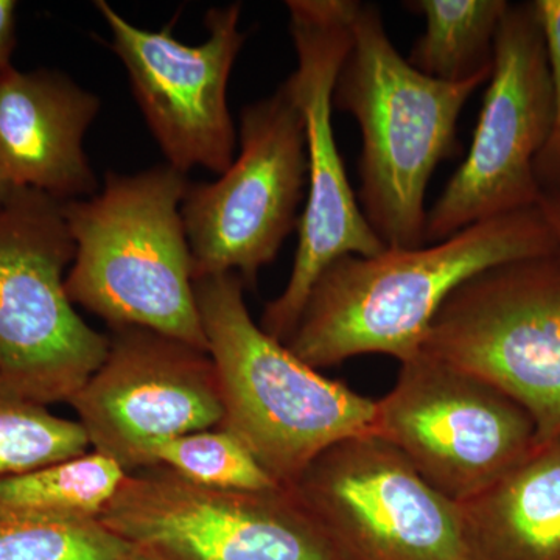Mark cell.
Here are the masks:
<instances>
[{"label": "cell", "instance_id": "6da1fadb", "mask_svg": "<svg viewBox=\"0 0 560 560\" xmlns=\"http://www.w3.org/2000/svg\"><path fill=\"white\" fill-rule=\"evenodd\" d=\"M555 253L550 226L534 206L419 248L341 257L316 279L283 345L316 371L368 353L405 363L419 355L438 312L467 280Z\"/></svg>", "mask_w": 560, "mask_h": 560}, {"label": "cell", "instance_id": "7a4b0ae2", "mask_svg": "<svg viewBox=\"0 0 560 560\" xmlns=\"http://www.w3.org/2000/svg\"><path fill=\"white\" fill-rule=\"evenodd\" d=\"M488 81L447 83L423 75L396 50L377 7L357 2L334 108L359 124V205L386 248L425 245L431 176L458 153L460 113Z\"/></svg>", "mask_w": 560, "mask_h": 560}, {"label": "cell", "instance_id": "3957f363", "mask_svg": "<svg viewBox=\"0 0 560 560\" xmlns=\"http://www.w3.org/2000/svg\"><path fill=\"white\" fill-rule=\"evenodd\" d=\"M190 184L172 165L106 173L101 194L62 202L75 259L66 293L117 327H143L208 352L180 206Z\"/></svg>", "mask_w": 560, "mask_h": 560}, {"label": "cell", "instance_id": "277c9868", "mask_svg": "<svg viewBox=\"0 0 560 560\" xmlns=\"http://www.w3.org/2000/svg\"><path fill=\"white\" fill-rule=\"evenodd\" d=\"M208 352L219 374L220 427L290 489L320 453L374 434L377 400L330 381L261 329L235 272L194 280Z\"/></svg>", "mask_w": 560, "mask_h": 560}, {"label": "cell", "instance_id": "5b68a950", "mask_svg": "<svg viewBox=\"0 0 560 560\" xmlns=\"http://www.w3.org/2000/svg\"><path fill=\"white\" fill-rule=\"evenodd\" d=\"M73 259L62 201L13 189L0 208V378L46 407L70 404L108 355L66 293Z\"/></svg>", "mask_w": 560, "mask_h": 560}, {"label": "cell", "instance_id": "8992f818", "mask_svg": "<svg viewBox=\"0 0 560 560\" xmlns=\"http://www.w3.org/2000/svg\"><path fill=\"white\" fill-rule=\"evenodd\" d=\"M355 0H290V33L296 70L285 81L304 120L307 201L296 256L285 290L268 302L260 327L285 342L320 272L345 256L371 257L386 249L368 223L338 151L334 90L352 44Z\"/></svg>", "mask_w": 560, "mask_h": 560}, {"label": "cell", "instance_id": "52a82bcc", "mask_svg": "<svg viewBox=\"0 0 560 560\" xmlns=\"http://www.w3.org/2000/svg\"><path fill=\"white\" fill-rule=\"evenodd\" d=\"M420 352L495 386L528 412L539 442L560 438V264L511 261L444 302Z\"/></svg>", "mask_w": 560, "mask_h": 560}, {"label": "cell", "instance_id": "ba28073f", "mask_svg": "<svg viewBox=\"0 0 560 560\" xmlns=\"http://www.w3.org/2000/svg\"><path fill=\"white\" fill-rule=\"evenodd\" d=\"M98 521L151 560H346L293 490H221L130 471Z\"/></svg>", "mask_w": 560, "mask_h": 560}, {"label": "cell", "instance_id": "9c48e42d", "mask_svg": "<svg viewBox=\"0 0 560 560\" xmlns=\"http://www.w3.org/2000/svg\"><path fill=\"white\" fill-rule=\"evenodd\" d=\"M488 83L469 153L427 212L425 245L539 201L536 164L555 127V101L533 2L504 13Z\"/></svg>", "mask_w": 560, "mask_h": 560}, {"label": "cell", "instance_id": "30bf717a", "mask_svg": "<svg viewBox=\"0 0 560 560\" xmlns=\"http://www.w3.org/2000/svg\"><path fill=\"white\" fill-rule=\"evenodd\" d=\"M305 186L304 120L283 83L243 108L241 154L221 178L187 189L180 215L194 280L235 272L256 282L298 228Z\"/></svg>", "mask_w": 560, "mask_h": 560}, {"label": "cell", "instance_id": "8fae6325", "mask_svg": "<svg viewBox=\"0 0 560 560\" xmlns=\"http://www.w3.org/2000/svg\"><path fill=\"white\" fill-rule=\"evenodd\" d=\"M346 560H481L460 504L388 442H338L290 488Z\"/></svg>", "mask_w": 560, "mask_h": 560}, {"label": "cell", "instance_id": "7c38bea8", "mask_svg": "<svg viewBox=\"0 0 560 560\" xmlns=\"http://www.w3.org/2000/svg\"><path fill=\"white\" fill-rule=\"evenodd\" d=\"M374 436L434 489L466 503L537 444L536 425L495 386L420 352L377 400Z\"/></svg>", "mask_w": 560, "mask_h": 560}, {"label": "cell", "instance_id": "4fadbf2b", "mask_svg": "<svg viewBox=\"0 0 560 560\" xmlns=\"http://www.w3.org/2000/svg\"><path fill=\"white\" fill-rule=\"evenodd\" d=\"M95 7L113 33L110 49L130 75L132 94L160 143L168 165L223 175L234 162L235 128L228 108V83L246 33L241 3L215 7L206 14L209 38L198 46L180 43L172 25L142 31L109 3Z\"/></svg>", "mask_w": 560, "mask_h": 560}, {"label": "cell", "instance_id": "5bb4252c", "mask_svg": "<svg viewBox=\"0 0 560 560\" xmlns=\"http://www.w3.org/2000/svg\"><path fill=\"white\" fill-rule=\"evenodd\" d=\"M91 447L127 474L149 467L162 441L215 429L224 418L209 352L143 327H117L108 355L70 400Z\"/></svg>", "mask_w": 560, "mask_h": 560}, {"label": "cell", "instance_id": "9a60e30c", "mask_svg": "<svg viewBox=\"0 0 560 560\" xmlns=\"http://www.w3.org/2000/svg\"><path fill=\"white\" fill-rule=\"evenodd\" d=\"M101 98L58 70L0 75V173L14 189H35L58 201L92 197L97 179L83 139Z\"/></svg>", "mask_w": 560, "mask_h": 560}, {"label": "cell", "instance_id": "2e32d148", "mask_svg": "<svg viewBox=\"0 0 560 560\" xmlns=\"http://www.w3.org/2000/svg\"><path fill=\"white\" fill-rule=\"evenodd\" d=\"M459 504L481 560H560V438Z\"/></svg>", "mask_w": 560, "mask_h": 560}, {"label": "cell", "instance_id": "e0dca14e", "mask_svg": "<svg viewBox=\"0 0 560 560\" xmlns=\"http://www.w3.org/2000/svg\"><path fill=\"white\" fill-rule=\"evenodd\" d=\"M405 5L425 20V31L407 58L412 68L447 83L490 79L493 40L510 2L415 0Z\"/></svg>", "mask_w": 560, "mask_h": 560}, {"label": "cell", "instance_id": "ac0fdd59", "mask_svg": "<svg viewBox=\"0 0 560 560\" xmlns=\"http://www.w3.org/2000/svg\"><path fill=\"white\" fill-rule=\"evenodd\" d=\"M127 471L116 459L88 452L31 474L0 480V501L80 521H98Z\"/></svg>", "mask_w": 560, "mask_h": 560}, {"label": "cell", "instance_id": "d6986e66", "mask_svg": "<svg viewBox=\"0 0 560 560\" xmlns=\"http://www.w3.org/2000/svg\"><path fill=\"white\" fill-rule=\"evenodd\" d=\"M132 551L101 521L61 517L0 501V560H121Z\"/></svg>", "mask_w": 560, "mask_h": 560}, {"label": "cell", "instance_id": "ffe728a7", "mask_svg": "<svg viewBox=\"0 0 560 560\" xmlns=\"http://www.w3.org/2000/svg\"><path fill=\"white\" fill-rule=\"evenodd\" d=\"M90 448L79 420L54 415L0 378V480L75 458Z\"/></svg>", "mask_w": 560, "mask_h": 560}, {"label": "cell", "instance_id": "44dd1931", "mask_svg": "<svg viewBox=\"0 0 560 560\" xmlns=\"http://www.w3.org/2000/svg\"><path fill=\"white\" fill-rule=\"evenodd\" d=\"M167 467L184 480L221 490L283 488L237 436L223 429L195 431L154 445L149 467Z\"/></svg>", "mask_w": 560, "mask_h": 560}, {"label": "cell", "instance_id": "7402d4cb", "mask_svg": "<svg viewBox=\"0 0 560 560\" xmlns=\"http://www.w3.org/2000/svg\"><path fill=\"white\" fill-rule=\"evenodd\" d=\"M533 5L544 35L555 101V127L536 164L541 186L560 176V0H534Z\"/></svg>", "mask_w": 560, "mask_h": 560}, {"label": "cell", "instance_id": "603a6c76", "mask_svg": "<svg viewBox=\"0 0 560 560\" xmlns=\"http://www.w3.org/2000/svg\"><path fill=\"white\" fill-rule=\"evenodd\" d=\"M537 206H539L541 215H544L545 221L550 226L552 237H555V256L560 264V176L541 184Z\"/></svg>", "mask_w": 560, "mask_h": 560}, {"label": "cell", "instance_id": "cb8c5ba5", "mask_svg": "<svg viewBox=\"0 0 560 560\" xmlns=\"http://www.w3.org/2000/svg\"><path fill=\"white\" fill-rule=\"evenodd\" d=\"M16 47V2L0 0V75L11 68Z\"/></svg>", "mask_w": 560, "mask_h": 560}, {"label": "cell", "instance_id": "d4e9b609", "mask_svg": "<svg viewBox=\"0 0 560 560\" xmlns=\"http://www.w3.org/2000/svg\"><path fill=\"white\" fill-rule=\"evenodd\" d=\"M14 187L11 186L9 180L3 178L2 173H0V208L5 205V201L9 200L11 191H13Z\"/></svg>", "mask_w": 560, "mask_h": 560}, {"label": "cell", "instance_id": "484cf974", "mask_svg": "<svg viewBox=\"0 0 560 560\" xmlns=\"http://www.w3.org/2000/svg\"><path fill=\"white\" fill-rule=\"evenodd\" d=\"M121 560H151V559L147 558V556L142 555V552L135 550V551L130 552V555H128L127 558H124Z\"/></svg>", "mask_w": 560, "mask_h": 560}]
</instances>
